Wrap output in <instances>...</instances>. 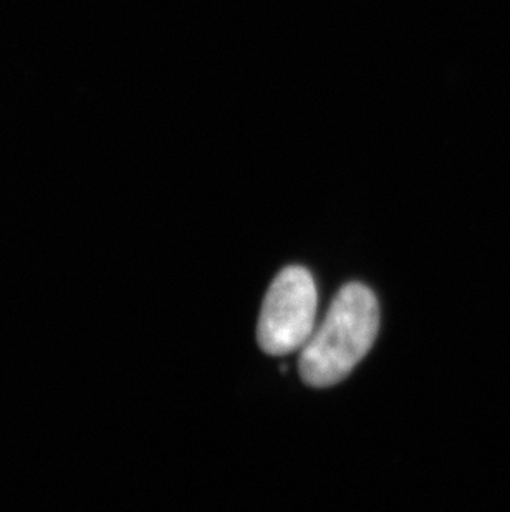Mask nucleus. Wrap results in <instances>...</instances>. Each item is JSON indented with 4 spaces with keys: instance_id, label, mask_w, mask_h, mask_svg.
<instances>
[{
    "instance_id": "nucleus-2",
    "label": "nucleus",
    "mask_w": 510,
    "mask_h": 512,
    "mask_svg": "<svg viewBox=\"0 0 510 512\" xmlns=\"http://www.w3.org/2000/svg\"><path fill=\"white\" fill-rule=\"evenodd\" d=\"M317 285L300 266L285 267L265 294L257 342L269 355L282 357L304 348L317 315Z\"/></svg>"
},
{
    "instance_id": "nucleus-1",
    "label": "nucleus",
    "mask_w": 510,
    "mask_h": 512,
    "mask_svg": "<svg viewBox=\"0 0 510 512\" xmlns=\"http://www.w3.org/2000/svg\"><path fill=\"white\" fill-rule=\"evenodd\" d=\"M380 329L375 294L360 282L338 290L320 329L308 339L299 360L305 385L328 388L343 382L365 358Z\"/></svg>"
}]
</instances>
